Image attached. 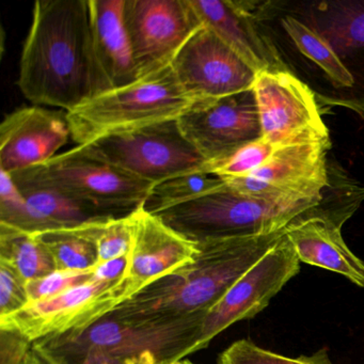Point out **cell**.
Segmentation results:
<instances>
[{
  "label": "cell",
  "mask_w": 364,
  "mask_h": 364,
  "mask_svg": "<svg viewBox=\"0 0 364 364\" xmlns=\"http://www.w3.org/2000/svg\"><path fill=\"white\" fill-rule=\"evenodd\" d=\"M170 364H196V363H193V362L188 361V360L182 359V360H178V361L172 362V363H170Z\"/></svg>",
  "instance_id": "33"
},
{
  "label": "cell",
  "mask_w": 364,
  "mask_h": 364,
  "mask_svg": "<svg viewBox=\"0 0 364 364\" xmlns=\"http://www.w3.org/2000/svg\"><path fill=\"white\" fill-rule=\"evenodd\" d=\"M18 86L31 103L67 112L109 91L93 52L89 0L35 4Z\"/></svg>",
  "instance_id": "1"
},
{
  "label": "cell",
  "mask_w": 364,
  "mask_h": 364,
  "mask_svg": "<svg viewBox=\"0 0 364 364\" xmlns=\"http://www.w3.org/2000/svg\"><path fill=\"white\" fill-rule=\"evenodd\" d=\"M277 146L263 137L240 146L225 159L206 163L204 169L221 178H235L252 173L276 152Z\"/></svg>",
  "instance_id": "27"
},
{
  "label": "cell",
  "mask_w": 364,
  "mask_h": 364,
  "mask_svg": "<svg viewBox=\"0 0 364 364\" xmlns=\"http://www.w3.org/2000/svg\"><path fill=\"white\" fill-rule=\"evenodd\" d=\"M123 21L138 78L170 67L203 26L189 0H125Z\"/></svg>",
  "instance_id": "9"
},
{
  "label": "cell",
  "mask_w": 364,
  "mask_h": 364,
  "mask_svg": "<svg viewBox=\"0 0 364 364\" xmlns=\"http://www.w3.org/2000/svg\"><path fill=\"white\" fill-rule=\"evenodd\" d=\"M33 347L22 334L0 328V364H24Z\"/></svg>",
  "instance_id": "30"
},
{
  "label": "cell",
  "mask_w": 364,
  "mask_h": 364,
  "mask_svg": "<svg viewBox=\"0 0 364 364\" xmlns=\"http://www.w3.org/2000/svg\"><path fill=\"white\" fill-rule=\"evenodd\" d=\"M0 259L11 265L26 282L56 270L54 259L37 234L0 223Z\"/></svg>",
  "instance_id": "22"
},
{
  "label": "cell",
  "mask_w": 364,
  "mask_h": 364,
  "mask_svg": "<svg viewBox=\"0 0 364 364\" xmlns=\"http://www.w3.org/2000/svg\"><path fill=\"white\" fill-rule=\"evenodd\" d=\"M300 261L287 234L245 272L206 312L196 350L206 348L221 332L238 321L253 318L297 276Z\"/></svg>",
  "instance_id": "10"
},
{
  "label": "cell",
  "mask_w": 364,
  "mask_h": 364,
  "mask_svg": "<svg viewBox=\"0 0 364 364\" xmlns=\"http://www.w3.org/2000/svg\"><path fill=\"white\" fill-rule=\"evenodd\" d=\"M26 200V208L9 227L27 233L39 234L55 230L72 229L85 223L107 219L92 206L65 195L40 180L29 169L11 174Z\"/></svg>",
  "instance_id": "19"
},
{
  "label": "cell",
  "mask_w": 364,
  "mask_h": 364,
  "mask_svg": "<svg viewBox=\"0 0 364 364\" xmlns=\"http://www.w3.org/2000/svg\"><path fill=\"white\" fill-rule=\"evenodd\" d=\"M205 314L132 321L110 312L84 331L33 346L50 364H170L197 351Z\"/></svg>",
  "instance_id": "3"
},
{
  "label": "cell",
  "mask_w": 364,
  "mask_h": 364,
  "mask_svg": "<svg viewBox=\"0 0 364 364\" xmlns=\"http://www.w3.org/2000/svg\"><path fill=\"white\" fill-rule=\"evenodd\" d=\"M125 0H89L95 61L108 89L139 80L123 21Z\"/></svg>",
  "instance_id": "20"
},
{
  "label": "cell",
  "mask_w": 364,
  "mask_h": 364,
  "mask_svg": "<svg viewBox=\"0 0 364 364\" xmlns=\"http://www.w3.org/2000/svg\"><path fill=\"white\" fill-rule=\"evenodd\" d=\"M70 137L67 114L39 106L18 108L0 125V170L12 174L43 165Z\"/></svg>",
  "instance_id": "17"
},
{
  "label": "cell",
  "mask_w": 364,
  "mask_h": 364,
  "mask_svg": "<svg viewBox=\"0 0 364 364\" xmlns=\"http://www.w3.org/2000/svg\"><path fill=\"white\" fill-rule=\"evenodd\" d=\"M92 269L85 272L55 270L42 278L26 282L29 304L55 297L76 285L90 281Z\"/></svg>",
  "instance_id": "28"
},
{
  "label": "cell",
  "mask_w": 364,
  "mask_h": 364,
  "mask_svg": "<svg viewBox=\"0 0 364 364\" xmlns=\"http://www.w3.org/2000/svg\"><path fill=\"white\" fill-rule=\"evenodd\" d=\"M225 185V180L221 176L208 170L187 172L153 185L142 206L151 214H157L218 191Z\"/></svg>",
  "instance_id": "23"
},
{
  "label": "cell",
  "mask_w": 364,
  "mask_h": 364,
  "mask_svg": "<svg viewBox=\"0 0 364 364\" xmlns=\"http://www.w3.org/2000/svg\"><path fill=\"white\" fill-rule=\"evenodd\" d=\"M218 364H334L327 347L311 355L287 357L268 350L249 338L232 343L219 355Z\"/></svg>",
  "instance_id": "26"
},
{
  "label": "cell",
  "mask_w": 364,
  "mask_h": 364,
  "mask_svg": "<svg viewBox=\"0 0 364 364\" xmlns=\"http://www.w3.org/2000/svg\"><path fill=\"white\" fill-rule=\"evenodd\" d=\"M27 304L26 281L11 265L0 259V318L18 312Z\"/></svg>",
  "instance_id": "29"
},
{
  "label": "cell",
  "mask_w": 364,
  "mask_h": 364,
  "mask_svg": "<svg viewBox=\"0 0 364 364\" xmlns=\"http://www.w3.org/2000/svg\"><path fill=\"white\" fill-rule=\"evenodd\" d=\"M178 123L183 135L206 163L225 159L262 137L253 89L219 99L193 101Z\"/></svg>",
  "instance_id": "13"
},
{
  "label": "cell",
  "mask_w": 364,
  "mask_h": 364,
  "mask_svg": "<svg viewBox=\"0 0 364 364\" xmlns=\"http://www.w3.org/2000/svg\"><path fill=\"white\" fill-rule=\"evenodd\" d=\"M253 92L262 137L277 148L301 142H330L315 95L289 72H261Z\"/></svg>",
  "instance_id": "11"
},
{
  "label": "cell",
  "mask_w": 364,
  "mask_h": 364,
  "mask_svg": "<svg viewBox=\"0 0 364 364\" xmlns=\"http://www.w3.org/2000/svg\"><path fill=\"white\" fill-rule=\"evenodd\" d=\"M193 102L170 65L92 97L67 112V119L72 139L84 146L112 134L176 120Z\"/></svg>",
  "instance_id": "5"
},
{
  "label": "cell",
  "mask_w": 364,
  "mask_h": 364,
  "mask_svg": "<svg viewBox=\"0 0 364 364\" xmlns=\"http://www.w3.org/2000/svg\"><path fill=\"white\" fill-rule=\"evenodd\" d=\"M122 280L88 281L55 297L31 302L0 318V328L14 330L33 344L84 331L124 302Z\"/></svg>",
  "instance_id": "8"
},
{
  "label": "cell",
  "mask_w": 364,
  "mask_h": 364,
  "mask_svg": "<svg viewBox=\"0 0 364 364\" xmlns=\"http://www.w3.org/2000/svg\"><path fill=\"white\" fill-rule=\"evenodd\" d=\"M203 26L235 50L257 74L287 71L253 20L249 0H189Z\"/></svg>",
  "instance_id": "18"
},
{
  "label": "cell",
  "mask_w": 364,
  "mask_h": 364,
  "mask_svg": "<svg viewBox=\"0 0 364 364\" xmlns=\"http://www.w3.org/2000/svg\"><path fill=\"white\" fill-rule=\"evenodd\" d=\"M129 253L101 262L92 269L90 281H99V282H117L124 278L125 272L129 266Z\"/></svg>",
  "instance_id": "31"
},
{
  "label": "cell",
  "mask_w": 364,
  "mask_h": 364,
  "mask_svg": "<svg viewBox=\"0 0 364 364\" xmlns=\"http://www.w3.org/2000/svg\"><path fill=\"white\" fill-rule=\"evenodd\" d=\"M50 251L56 270L85 272L99 264L97 250L92 242L72 229L55 230L37 234Z\"/></svg>",
  "instance_id": "24"
},
{
  "label": "cell",
  "mask_w": 364,
  "mask_h": 364,
  "mask_svg": "<svg viewBox=\"0 0 364 364\" xmlns=\"http://www.w3.org/2000/svg\"><path fill=\"white\" fill-rule=\"evenodd\" d=\"M132 219L133 240L122 280L124 301L191 263L198 252L197 242L168 227L144 206L132 214Z\"/></svg>",
  "instance_id": "16"
},
{
  "label": "cell",
  "mask_w": 364,
  "mask_h": 364,
  "mask_svg": "<svg viewBox=\"0 0 364 364\" xmlns=\"http://www.w3.org/2000/svg\"><path fill=\"white\" fill-rule=\"evenodd\" d=\"M24 364H50L48 360L44 358V355L35 348V346L31 348L27 355L26 359H25Z\"/></svg>",
  "instance_id": "32"
},
{
  "label": "cell",
  "mask_w": 364,
  "mask_h": 364,
  "mask_svg": "<svg viewBox=\"0 0 364 364\" xmlns=\"http://www.w3.org/2000/svg\"><path fill=\"white\" fill-rule=\"evenodd\" d=\"M84 146L95 156L152 184L204 169L206 164L183 135L178 119L112 134Z\"/></svg>",
  "instance_id": "7"
},
{
  "label": "cell",
  "mask_w": 364,
  "mask_h": 364,
  "mask_svg": "<svg viewBox=\"0 0 364 364\" xmlns=\"http://www.w3.org/2000/svg\"><path fill=\"white\" fill-rule=\"evenodd\" d=\"M82 237L95 245L99 263L127 255L133 240L132 214L122 218H107L74 228Z\"/></svg>",
  "instance_id": "25"
},
{
  "label": "cell",
  "mask_w": 364,
  "mask_h": 364,
  "mask_svg": "<svg viewBox=\"0 0 364 364\" xmlns=\"http://www.w3.org/2000/svg\"><path fill=\"white\" fill-rule=\"evenodd\" d=\"M330 144L309 141L281 146L252 173L223 178L230 188L257 199H321L329 184L326 154Z\"/></svg>",
  "instance_id": "12"
},
{
  "label": "cell",
  "mask_w": 364,
  "mask_h": 364,
  "mask_svg": "<svg viewBox=\"0 0 364 364\" xmlns=\"http://www.w3.org/2000/svg\"><path fill=\"white\" fill-rule=\"evenodd\" d=\"M193 101L219 99L251 90L257 72L208 27L198 29L171 63Z\"/></svg>",
  "instance_id": "14"
},
{
  "label": "cell",
  "mask_w": 364,
  "mask_h": 364,
  "mask_svg": "<svg viewBox=\"0 0 364 364\" xmlns=\"http://www.w3.org/2000/svg\"><path fill=\"white\" fill-rule=\"evenodd\" d=\"M28 169L40 180L109 218L133 214L144 205L154 185L95 156L84 146Z\"/></svg>",
  "instance_id": "6"
},
{
  "label": "cell",
  "mask_w": 364,
  "mask_h": 364,
  "mask_svg": "<svg viewBox=\"0 0 364 364\" xmlns=\"http://www.w3.org/2000/svg\"><path fill=\"white\" fill-rule=\"evenodd\" d=\"M341 230L323 219L309 218L291 223L285 234L300 263L336 272L364 289V262L347 246Z\"/></svg>",
  "instance_id": "21"
},
{
  "label": "cell",
  "mask_w": 364,
  "mask_h": 364,
  "mask_svg": "<svg viewBox=\"0 0 364 364\" xmlns=\"http://www.w3.org/2000/svg\"><path fill=\"white\" fill-rule=\"evenodd\" d=\"M278 1L327 44L353 80V112L364 119V0Z\"/></svg>",
  "instance_id": "15"
},
{
  "label": "cell",
  "mask_w": 364,
  "mask_h": 364,
  "mask_svg": "<svg viewBox=\"0 0 364 364\" xmlns=\"http://www.w3.org/2000/svg\"><path fill=\"white\" fill-rule=\"evenodd\" d=\"M285 232L197 242L191 263L149 285L112 313L132 321H167L208 312Z\"/></svg>",
  "instance_id": "2"
},
{
  "label": "cell",
  "mask_w": 364,
  "mask_h": 364,
  "mask_svg": "<svg viewBox=\"0 0 364 364\" xmlns=\"http://www.w3.org/2000/svg\"><path fill=\"white\" fill-rule=\"evenodd\" d=\"M321 200L257 199L225 184L218 191L154 215L187 240L201 242L284 231Z\"/></svg>",
  "instance_id": "4"
}]
</instances>
